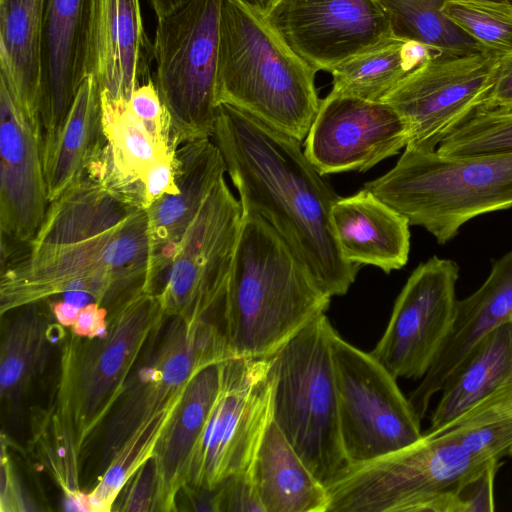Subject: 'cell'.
Masks as SVG:
<instances>
[{
    "label": "cell",
    "instance_id": "1",
    "mask_svg": "<svg viewBox=\"0 0 512 512\" xmlns=\"http://www.w3.org/2000/svg\"><path fill=\"white\" fill-rule=\"evenodd\" d=\"M147 210L89 173L49 203L25 251L1 269V313L69 291L113 310L147 292Z\"/></svg>",
    "mask_w": 512,
    "mask_h": 512
},
{
    "label": "cell",
    "instance_id": "2",
    "mask_svg": "<svg viewBox=\"0 0 512 512\" xmlns=\"http://www.w3.org/2000/svg\"><path fill=\"white\" fill-rule=\"evenodd\" d=\"M244 214L265 221L330 297L347 293L359 265L336 241L331 209L339 199L301 150L300 141L228 104H219L212 135Z\"/></svg>",
    "mask_w": 512,
    "mask_h": 512
},
{
    "label": "cell",
    "instance_id": "3",
    "mask_svg": "<svg viewBox=\"0 0 512 512\" xmlns=\"http://www.w3.org/2000/svg\"><path fill=\"white\" fill-rule=\"evenodd\" d=\"M330 299L265 221L243 213L222 324L232 357L272 356Z\"/></svg>",
    "mask_w": 512,
    "mask_h": 512
},
{
    "label": "cell",
    "instance_id": "4",
    "mask_svg": "<svg viewBox=\"0 0 512 512\" xmlns=\"http://www.w3.org/2000/svg\"><path fill=\"white\" fill-rule=\"evenodd\" d=\"M316 73L272 29L262 9L221 0L217 105L238 108L301 142L321 102Z\"/></svg>",
    "mask_w": 512,
    "mask_h": 512
},
{
    "label": "cell",
    "instance_id": "5",
    "mask_svg": "<svg viewBox=\"0 0 512 512\" xmlns=\"http://www.w3.org/2000/svg\"><path fill=\"white\" fill-rule=\"evenodd\" d=\"M364 188L444 244L473 218L512 207V152L445 158L405 148Z\"/></svg>",
    "mask_w": 512,
    "mask_h": 512
},
{
    "label": "cell",
    "instance_id": "6",
    "mask_svg": "<svg viewBox=\"0 0 512 512\" xmlns=\"http://www.w3.org/2000/svg\"><path fill=\"white\" fill-rule=\"evenodd\" d=\"M319 314L270 356L272 419L326 487L349 467L340 435L330 336Z\"/></svg>",
    "mask_w": 512,
    "mask_h": 512
},
{
    "label": "cell",
    "instance_id": "7",
    "mask_svg": "<svg viewBox=\"0 0 512 512\" xmlns=\"http://www.w3.org/2000/svg\"><path fill=\"white\" fill-rule=\"evenodd\" d=\"M107 333L71 343L62 358L59 429L73 456L123 392L146 342L167 317L155 293L143 292L110 311Z\"/></svg>",
    "mask_w": 512,
    "mask_h": 512
},
{
    "label": "cell",
    "instance_id": "8",
    "mask_svg": "<svg viewBox=\"0 0 512 512\" xmlns=\"http://www.w3.org/2000/svg\"><path fill=\"white\" fill-rule=\"evenodd\" d=\"M486 463L447 434L423 433L398 451L347 468L326 486L327 512H456L457 488Z\"/></svg>",
    "mask_w": 512,
    "mask_h": 512
},
{
    "label": "cell",
    "instance_id": "9",
    "mask_svg": "<svg viewBox=\"0 0 512 512\" xmlns=\"http://www.w3.org/2000/svg\"><path fill=\"white\" fill-rule=\"evenodd\" d=\"M220 8L221 0H187L157 18L153 79L173 150L213 135Z\"/></svg>",
    "mask_w": 512,
    "mask_h": 512
},
{
    "label": "cell",
    "instance_id": "10",
    "mask_svg": "<svg viewBox=\"0 0 512 512\" xmlns=\"http://www.w3.org/2000/svg\"><path fill=\"white\" fill-rule=\"evenodd\" d=\"M270 357L221 362L220 387L192 451L184 486L214 491L250 469L272 421Z\"/></svg>",
    "mask_w": 512,
    "mask_h": 512
},
{
    "label": "cell",
    "instance_id": "11",
    "mask_svg": "<svg viewBox=\"0 0 512 512\" xmlns=\"http://www.w3.org/2000/svg\"><path fill=\"white\" fill-rule=\"evenodd\" d=\"M330 343L341 442L349 467L418 441L423 435L421 419L398 387L397 378L334 328Z\"/></svg>",
    "mask_w": 512,
    "mask_h": 512
},
{
    "label": "cell",
    "instance_id": "12",
    "mask_svg": "<svg viewBox=\"0 0 512 512\" xmlns=\"http://www.w3.org/2000/svg\"><path fill=\"white\" fill-rule=\"evenodd\" d=\"M499 58L484 50L438 53L407 74L382 99L408 125L405 148L435 152L480 107L494 83Z\"/></svg>",
    "mask_w": 512,
    "mask_h": 512
},
{
    "label": "cell",
    "instance_id": "13",
    "mask_svg": "<svg viewBox=\"0 0 512 512\" xmlns=\"http://www.w3.org/2000/svg\"><path fill=\"white\" fill-rule=\"evenodd\" d=\"M242 216L240 201L221 177L180 240L155 291L166 316L204 317L224 292Z\"/></svg>",
    "mask_w": 512,
    "mask_h": 512
},
{
    "label": "cell",
    "instance_id": "14",
    "mask_svg": "<svg viewBox=\"0 0 512 512\" xmlns=\"http://www.w3.org/2000/svg\"><path fill=\"white\" fill-rule=\"evenodd\" d=\"M459 266L431 257L409 276L382 338L370 352L395 378L422 379L454 322Z\"/></svg>",
    "mask_w": 512,
    "mask_h": 512
},
{
    "label": "cell",
    "instance_id": "15",
    "mask_svg": "<svg viewBox=\"0 0 512 512\" xmlns=\"http://www.w3.org/2000/svg\"><path fill=\"white\" fill-rule=\"evenodd\" d=\"M263 15L316 72L331 70L394 35L375 0H266Z\"/></svg>",
    "mask_w": 512,
    "mask_h": 512
},
{
    "label": "cell",
    "instance_id": "16",
    "mask_svg": "<svg viewBox=\"0 0 512 512\" xmlns=\"http://www.w3.org/2000/svg\"><path fill=\"white\" fill-rule=\"evenodd\" d=\"M408 142V125L390 104L330 91L321 99L304 153L322 175L363 172Z\"/></svg>",
    "mask_w": 512,
    "mask_h": 512
},
{
    "label": "cell",
    "instance_id": "17",
    "mask_svg": "<svg viewBox=\"0 0 512 512\" xmlns=\"http://www.w3.org/2000/svg\"><path fill=\"white\" fill-rule=\"evenodd\" d=\"M41 122L31 120L0 77L1 239L28 245L46 215L49 198L42 162Z\"/></svg>",
    "mask_w": 512,
    "mask_h": 512
},
{
    "label": "cell",
    "instance_id": "18",
    "mask_svg": "<svg viewBox=\"0 0 512 512\" xmlns=\"http://www.w3.org/2000/svg\"><path fill=\"white\" fill-rule=\"evenodd\" d=\"M153 61L139 0H90L86 72L103 95L129 102L133 92L153 78Z\"/></svg>",
    "mask_w": 512,
    "mask_h": 512
},
{
    "label": "cell",
    "instance_id": "19",
    "mask_svg": "<svg viewBox=\"0 0 512 512\" xmlns=\"http://www.w3.org/2000/svg\"><path fill=\"white\" fill-rule=\"evenodd\" d=\"M176 191L147 208L150 262L147 292H155L175 250L226 165L210 138L186 142L175 149Z\"/></svg>",
    "mask_w": 512,
    "mask_h": 512
},
{
    "label": "cell",
    "instance_id": "20",
    "mask_svg": "<svg viewBox=\"0 0 512 512\" xmlns=\"http://www.w3.org/2000/svg\"><path fill=\"white\" fill-rule=\"evenodd\" d=\"M90 0H46L39 115L43 139L57 134L87 76Z\"/></svg>",
    "mask_w": 512,
    "mask_h": 512
},
{
    "label": "cell",
    "instance_id": "21",
    "mask_svg": "<svg viewBox=\"0 0 512 512\" xmlns=\"http://www.w3.org/2000/svg\"><path fill=\"white\" fill-rule=\"evenodd\" d=\"M512 317V250L492 266L484 283L458 300L451 331L432 366L408 397L420 419L432 398L470 351L492 330Z\"/></svg>",
    "mask_w": 512,
    "mask_h": 512
},
{
    "label": "cell",
    "instance_id": "22",
    "mask_svg": "<svg viewBox=\"0 0 512 512\" xmlns=\"http://www.w3.org/2000/svg\"><path fill=\"white\" fill-rule=\"evenodd\" d=\"M331 222L343 258L374 265L385 273L406 265L410 251L407 218L366 188L331 209Z\"/></svg>",
    "mask_w": 512,
    "mask_h": 512
},
{
    "label": "cell",
    "instance_id": "23",
    "mask_svg": "<svg viewBox=\"0 0 512 512\" xmlns=\"http://www.w3.org/2000/svg\"><path fill=\"white\" fill-rule=\"evenodd\" d=\"M221 362L204 367L189 381L156 447L151 459L155 510L175 509L176 494L184 487L192 451L219 391Z\"/></svg>",
    "mask_w": 512,
    "mask_h": 512
},
{
    "label": "cell",
    "instance_id": "24",
    "mask_svg": "<svg viewBox=\"0 0 512 512\" xmlns=\"http://www.w3.org/2000/svg\"><path fill=\"white\" fill-rule=\"evenodd\" d=\"M106 144L87 173L107 189L146 209L144 178L160 158L172 154L157 146L129 102L111 100L102 94Z\"/></svg>",
    "mask_w": 512,
    "mask_h": 512
},
{
    "label": "cell",
    "instance_id": "25",
    "mask_svg": "<svg viewBox=\"0 0 512 512\" xmlns=\"http://www.w3.org/2000/svg\"><path fill=\"white\" fill-rule=\"evenodd\" d=\"M105 144L101 89L97 80L87 75L57 134L42 139L49 202L87 173Z\"/></svg>",
    "mask_w": 512,
    "mask_h": 512
},
{
    "label": "cell",
    "instance_id": "26",
    "mask_svg": "<svg viewBox=\"0 0 512 512\" xmlns=\"http://www.w3.org/2000/svg\"><path fill=\"white\" fill-rule=\"evenodd\" d=\"M46 0L0 2V77L23 112L39 115Z\"/></svg>",
    "mask_w": 512,
    "mask_h": 512
},
{
    "label": "cell",
    "instance_id": "27",
    "mask_svg": "<svg viewBox=\"0 0 512 512\" xmlns=\"http://www.w3.org/2000/svg\"><path fill=\"white\" fill-rule=\"evenodd\" d=\"M251 472L264 512H327L326 487L273 419L255 454Z\"/></svg>",
    "mask_w": 512,
    "mask_h": 512
},
{
    "label": "cell",
    "instance_id": "28",
    "mask_svg": "<svg viewBox=\"0 0 512 512\" xmlns=\"http://www.w3.org/2000/svg\"><path fill=\"white\" fill-rule=\"evenodd\" d=\"M512 380V317L488 333L446 380L424 432L443 430Z\"/></svg>",
    "mask_w": 512,
    "mask_h": 512
},
{
    "label": "cell",
    "instance_id": "29",
    "mask_svg": "<svg viewBox=\"0 0 512 512\" xmlns=\"http://www.w3.org/2000/svg\"><path fill=\"white\" fill-rule=\"evenodd\" d=\"M437 51L391 35L331 70L332 92L370 101L382 99L412 70Z\"/></svg>",
    "mask_w": 512,
    "mask_h": 512
},
{
    "label": "cell",
    "instance_id": "30",
    "mask_svg": "<svg viewBox=\"0 0 512 512\" xmlns=\"http://www.w3.org/2000/svg\"><path fill=\"white\" fill-rule=\"evenodd\" d=\"M395 36L422 43L440 54L464 55L480 46L442 13L446 0H375ZM511 1L512 0H508Z\"/></svg>",
    "mask_w": 512,
    "mask_h": 512
},
{
    "label": "cell",
    "instance_id": "31",
    "mask_svg": "<svg viewBox=\"0 0 512 512\" xmlns=\"http://www.w3.org/2000/svg\"><path fill=\"white\" fill-rule=\"evenodd\" d=\"M443 15L482 50L499 57L512 52V2L446 0Z\"/></svg>",
    "mask_w": 512,
    "mask_h": 512
},
{
    "label": "cell",
    "instance_id": "32",
    "mask_svg": "<svg viewBox=\"0 0 512 512\" xmlns=\"http://www.w3.org/2000/svg\"><path fill=\"white\" fill-rule=\"evenodd\" d=\"M479 462L500 460L512 450V406L475 407L441 431Z\"/></svg>",
    "mask_w": 512,
    "mask_h": 512
},
{
    "label": "cell",
    "instance_id": "33",
    "mask_svg": "<svg viewBox=\"0 0 512 512\" xmlns=\"http://www.w3.org/2000/svg\"><path fill=\"white\" fill-rule=\"evenodd\" d=\"M512 152V111L476 110L438 146L445 158Z\"/></svg>",
    "mask_w": 512,
    "mask_h": 512
},
{
    "label": "cell",
    "instance_id": "34",
    "mask_svg": "<svg viewBox=\"0 0 512 512\" xmlns=\"http://www.w3.org/2000/svg\"><path fill=\"white\" fill-rule=\"evenodd\" d=\"M40 303L24 305L26 313L15 322L3 341L0 372L2 394L8 395L22 386L39 362L37 359L43 344V334L39 327L42 322Z\"/></svg>",
    "mask_w": 512,
    "mask_h": 512
},
{
    "label": "cell",
    "instance_id": "35",
    "mask_svg": "<svg viewBox=\"0 0 512 512\" xmlns=\"http://www.w3.org/2000/svg\"><path fill=\"white\" fill-rule=\"evenodd\" d=\"M129 106L157 146L167 152L174 151L169 143L166 111L153 78L133 92Z\"/></svg>",
    "mask_w": 512,
    "mask_h": 512
},
{
    "label": "cell",
    "instance_id": "36",
    "mask_svg": "<svg viewBox=\"0 0 512 512\" xmlns=\"http://www.w3.org/2000/svg\"><path fill=\"white\" fill-rule=\"evenodd\" d=\"M499 465L500 460H490L462 482L455 492L456 512L494 511V484Z\"/></svg>",
    "mask_w": 512,
    "mask_h": 512
},
{
    "label": "cell",
    "instance_id": "37",
    "mask_svg": "<svg viewBox=\"0 0 512 512\" xmlns=\"http://www.w3.org/2000/svg\"><path fill=\"white\" fill-rule=\"evenodd\" d=\"M214 511L264 512L251 467L228 478L215 490Z\"/></svg>",
    "mask_w": 512,
    "mask_h": 512
},
{
    "label": "cell",
    "instance_id": "38",
    "mask_svg": "<svg viewBox=\"0 0 512 512\" xmlns=\"http://www.w3.org/2000/svg\"><path fill=\"white\" fill-rule=\"evenodd\" d=\"M477 110L512 111V52L499 58L494 83Z\"/></svg>",
    "mask_w": 512,
    "mask_h": 512
},
{
    "label": "cell",
    "instance_id": "39",
    "mask_svg": "<svg viewBox=\"0 0 512 512\" xmlns=\"http://www.w3.org/2000/svg\"><path fill=\"white\" fill-rule=\"evenodd\" d=\"M174 152L158 159L145 174L146 209L164 195L176 191V162Z\"/></svg>",
    "mask_w": 512,
    "mask_h": 512
},
{
    "label": "cell",
    "instance_id": "40",
    "mask_svg": "<svg viewBox=\"0 0 512 512\" xmlns=\"http://www.w3.org/2000/svg\"><path fill=\"white\" fill-rule=\"evenodd\" d=\"M108 310L97 303H89L80 308L73 325V333L80 337H100L107 333Z\"/></svg>",
    "mask_w": 512,
    "mask_h": 512
},
{
    "label": "cell",
    "instance_id": "41",
    "mask_svg": "<svg viewBox=\"0 0 512 512\" xmlns=\"http://www.w3.org/2000/svg\"><path fill=\"white\" fill-rule=\"evenodd\" d=\"M187 0H150V3L155 12L156 18H159L168 12L172 11ZM251 6L259 9H264L266 0H243Z\"/></svg>",
    "mask_w": 512,
    "mask_h": 512
},
{
    "label": "cell",
    "instance_id": "42",
    "mask_svg": "<svg viewBox=\"0 0 512 512\" xmlns=\"http://www.w3.org/2000/svg\"><path fill=\"white\" fill-rule=\"evenodd\" d=\"M52 311L56 317V320L64 326H73L80 308L67 302H57L52 306Z\"/></svg>",
    "mask_w": 512,
    "mask_h": 512
},
{
    "label": "cell",
    "instance_id": "43",
    "mask_svg": "<svg viewBox=\"0 0 512 512\" xmlns=\"http://www.w3.org/2000/svg\"><path fill=\"white\" fill-rule=\"evenodd\" d=\"M65 294V301L82 308L89 304L90 300H93L92 297L84 292V291H69L64 293Z\"/></svg>",
    "mask_w": 512,
    "mask_h": 512
},
{
    "label": "cell",
    "instance_id": "44",
    "mask_svg": "<svg viewBox=\"0 0 512 512\" xmlns=\"http://www.w3.org/2000/svg\"><path fill=\"white\" fill-rule=\"evenodd\" d=\"M498 404L501 406H512V398L499 399Z\"/></svg>",
    "mask_w": 512,
    "mask_h": 512
},
{
    "label": "cell",
    "instance_id": "45",
    "mask_svg": "<svg viewBox=\"0 0 512 512\" xmlns=\"http://www.w3.org/2000/svg\"><path fill=\"white\" fill-rule=\"evenodd\" d=\"M510 456H512V450H511Z\"/></svg>",
    "mask_w": 512,
    "mask_h": 512
},
{
    "label": "cell",
    "instance_id": "46",
    "mask_svg": "<svg viewBox=\"0 0 512 512\" xmlns=\"http://www.w3.org/2000/svg\"><path fill=\"white\" fill-rule=\"evenodd\" d=\"M3 1V0H0V2Z\"/></svg>",
    "mask_w": 512,
    "mask_h": 512
}]
</instances>
